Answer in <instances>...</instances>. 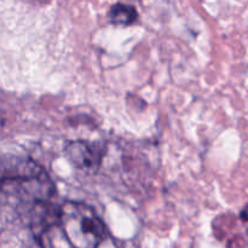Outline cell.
<instances>
[{"label":"cell","instance_id":"3957f363","mask_svg":"<svg viewBox=\"0 0 248 248\" xmlns=\"http://www.w3.org/2000/svg\"><path fill=\"white\" fill-rule=\"evenodd\" d=\"M108 18L114 26L127 27L137 21L138 12L132 5L118 2L110 7L108 12Z\"/></svg>","mask_w":248,"mask_h":248},{"label":"cell","instance_id":"6da1fadb","mask_svg":"<svg viewBox=\"0 0 248 248\" xmlns=\"http://www.w3.org/2000/svg\"><path fill=\"white\" fill-rule=\"evenodd\" d=\"M33 228L43 248H98L107 235L93 208L72 201L58 208L44 207Z\"/></svg>","mask_w":248,"mask_h":248},{"label":"cell","instance_id":"5b68a950","mask_svg":"<svg viewBox=\"0 0 248 248\" xmlns=\"http://www.w3.org/2000/svg\"><path fill=\"white\" fill-rule=\"evenodd\" d=\"M36 1L43 2V4H46V2H48V1H50V0H36Z\"/></svg>","mask_w":248,"mask_h":248},{"label":"cell","instance_id":"7a4b0ae2","mask_svg":"<svg viewBox=\"0 0 248 248\" xmlns=\"http://www.w3.org/2000/svg\"><path fill=\"white\" fill-rule=\"evenodd\" d=\"M65 156L80 171L94 173L101 167L104 148L99 143L75 140L65 145Z\"/></svg>","mask_w":248,"mask_h":248},{"label":"cell","instance_id":"277c9868","mask_svg":"<svg viewBox=\"0 0 248 248\" xmlns=\"http://www.w3.org/2000/svg\"><path fill=\"white\" fill-rule=\"evenodd\" d=\"M241 218L245 220V222L248 223V210H244V211H242ZM247 232H248V228H247Z\"/></svg>","mask_w":248,"mask_h":248}]
</instances>
